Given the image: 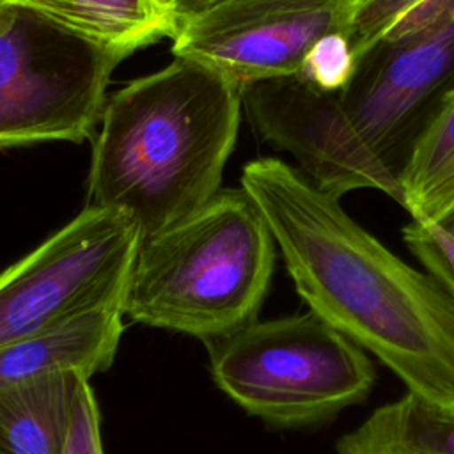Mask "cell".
<instances>
[{
    "label": "cell",
    "instance_id": "6",
    "mask_svg": "<svg viewBox=\"0 0 454 454\" xmlns=\"http://www.w3.org/2000/svg\"><path fill=\"white\" fill-rule=\"evenodd\" d=\"M128 55L27 2H2L0 147L89 137L101 119L110 74Z\"/></svg>",
    "mask_w": 454,
    "mask_h": 454
},
{
    "label": "cell",
    "instance_id": "19",
    "mask_svg": "<svg viewBox=\"0 0 454 454\" xmlns=\"http://www.w3.org/2000/svg\"><path fill=\"white\" fill-rule=\"evenodd\" d=\"M2 2H7V0H0V4H2Z\"/></svg>",
    "mask_w": 454,
    "mask_h": 454
},
{
    "label": "cell",
    "instance_id": "9",
    "mask_svg": "<svg viewBox=\"0 0 454 454\" xmlns=\"http://www.w3.org/2000/svg\"><path fill=\"white\" fill-rule=\"evenodd\" d=\"M124 296L0 346V387L50 376L83 380L112 367L124 333Z\"/></svg>",
    "mask_w": 454,
    "mask_h": 454
},
{
    "label": "cell",
    "instance_id": "16",
    "mask_svg": "<svg viewBox=\"0 0 454 454\" xmlns=\"http://www.w3.org/2000/svg\"><path fill=\"white\" fill-rule=\"evenodd\" d=\"M64 454H105L99 408L94 388L87 380H83L78 387Z\"/></svg>",
    "mask_w": 454,
    "mask_h": 454
},
{
    "label": "cell",
    "instance_id": "17",
    "mask_svg": "<svg viewBox=\"0 0 454 454\" xmlns=\"http://www.w3.org/2000/svg\"><path fill=\"white\" fill-rule=\"evenodd\" d=\"M454 21V0H427L411 11L387 37L385 43H394L413 34L438 28Z\"/></svg>",
    "mask_w": 454,
    "mask_h": 454
},
{
    "label": "cell",
    "instance_id": "18",
    "mask_svg": "<svg viewBox=\"0 0 454 454\" xmlns=\"http://www.w3.org/2000/svg\"><path fill=\"white\" fill-rule=\"evenodd\" d=\"M179 27L181 23L193 20L225 0H154ZM177 30V28H176Z\"/></svg>",
    "mask_w": 454,
    "mask_h": 454
},
{
    "label": "cell",
    "instance_id": "2",
    "mask_svg": "<svg viewBox=\"0 0 454 454\" xmlns=\"http://www.w3.org/2000/svg\"><path fill=\"white\" fill-rule=\"evenodd\" d=\"M241 87L190 59L110 96L94 140L89 197L128 215L140 239L206 206L236 144Z\"/></svg>",
    "mask_w": 454,
    "mask_h": 454
},
{
    "label": "cell",
    "instance_id": "5",
    "mask_svg": "<svg viewBox=\"0 0 454 454\" xmlns=\"http://www.w3.org/2000/svg\"><path fill=\"white\" fill-rule=\"evenodd\" d=\"M207 349L216 387L275 427L328 422L376 383L371 356L312 310L255 319Z\"/></svg>",
    "mask_w": 454,
    "mask_h": 454
},
{
    "label": "cell",
    "instance_id": "8",
    "mask_svg": "<svg viewBox=\"0 0 454 454\" xmlns=\"http://www.w3.org/2000/svg\"><path fill=\"white\" fill-rule=\"evenodd\" d=\"M365 0H225L181 23L176 59L197 60L241 89L294 76L312 44L326 34L353 37Z\"/></svg>",
    "mask_w": 454,
    "mask_h": 454
},
{
    "label": "cell",
    "instance_id": "15",
    "mask_svg": "<svg viewBox=\"0 0 454 454\" xmlns=\"http://www.w3.org/2000/svg\"><path fill=\"white\" fill-rule=\"evenodd\" d=\"M427 0H365L353 28V50L358 66L387 41L388 34Z\"/></svg>",
    "mask_w": 454,
    "mask_h": 454
},
{
    "label": "cell",
    "instance_id": "3",
    "mask_svg": "<svg viewBox=\"0 0 454 454\" xmlns=\"http://www.w3.org/2000/svg\"><path fill=\"white\" fill-rule=\"evenodd\" d=\"M452 74L454 21L380 44L342 92H317L294 74L250 83L241 101L257 135L319 190L337 199L374 190L401 206L392 147Z\"/></svg>",
    "mask_w": 454,
    "mask_h": 454
},
{
    "label": "cell",
    "instance_id": "13",
    "mask_svg": "<svg viewBox=\"0 0 454 454\" xmlns=\"http://www.w3.org/2000/svg\"><path fill=\"white\" fill-rule=\"evenodd\" d=\"M82 35L133 53L176 34V21L154 0H21Z\"/></svg>",
    "mask_w": 454,
    "mask_h": 454
},
{
    "label": "cell",
    "instance_id": "7",
    "mask_svg": "<svg viewBox=\"0 0 454 454\" xmlns=\"http://www.w3.org/2000/svg\"><path fill=\"white\" fill-rule=\"evenodd\" d=\"M138 243L128 215L87 206L0 273V346L124 296Z\"/></svg>",
    "mask_w": 454,
    "mask_h": 454
},
{
    "label": "cell",
    "instance_id": "11",
    "mask_svg": "<svg viewBox=\"0 0 454 454\" xmlns=\"http://www.w3.org/2000/svg\"><path fill=\"white\" fill-rule=\"evenodd\" d=\"M397 181L411 220L447 223L454 216V83L415 137Z\"/></svg>",
    "mask_w": 454,
    "mask_h": 454
},
{
    "label": "cell",
    "instance_id": "12",
    "mask_svg": "<svg viewBox=\"0 0 454 454\" xmlns=\"http://www.w3.org/2000/svg\"><path fill=\"white\" fill-rule=\"evenodd\" d=\"M337 454H454V410L431 406L411 394L376 408L342 434Z\"/></svg>",
    "mask_w": 454,
    "mask_h": 454
},
{
    "label": "cell",
    "instance_id": "1",
    "mask_svg": "<svg viewBox=\"0 0 454 454\" xmlns=\"http://www.w3.org/2000/svg\"><path fill=\"white\" fill-rule=\"evenodd\" d=\"M241 188L264 218L296 293L406 387L454 410V300L364 229L340 199L278 158L248 161Z\"/></svg>",
    "mask_w": 454,
    "mask_h": 454
},
{
    "label": "cell",
    "instance_id": "4",
    "mask_svg": "<svg viewBox=\"0 0 454 454\" xmlns=\"http://www.w3.org/2000/svg\"><path fill=\"white\" fill-rule=\"evenodd\" d=\"M275 248L247 192L220 190L188 218L140 239L124 316L206 344L227 337L257 319Z\"/></svg>",
    "mask_w": 454,
    "mask_h": 454
},
{
    "label": "cell",
    "instance_id": "10",
    "mask_svg": "<svg viewBox=\"0 0 454 454\" xmlns=\"http://www.w3.org/2000/svg\"><path fill=\"white\" fill-rule=\"evenodd\" d=\"M82 381L60 374L0 387V454H64Z\"/></svg>",
    "mask_w": 454,
    "mask_h": 454
},
{
    "label": "cell",
    "instance_id": "14",
    "mask_svg": "<svg viewBox=\"0 0 454 454\" xmlns=\"http://www.w3.org/2000/svg\"><path fill=\"white\" fill-rule=\"evenodd\" d=\"M356 71L351 35L332 32L312 44L296 76L317 92L337 94L351 85Z\"/></svg>",
    "mask_w": 454,
    "mask_h": 454
}]
</instances>
